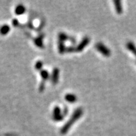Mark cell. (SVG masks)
I'll list each match as a JSON object with an SVG mask.
<instances>
[{
	"instance_id": "obj_1",
	"label": "cell",
	"mask_w": 136,
	"mask_h": 136,
	"mask_svg": "<svg viewBox=\"0 0 136 136\" xmlns=\"http://www.w3.org/2000/svg\"><path fill=\"white\" fill-rule=\"evenodd\" d=\"M82 113H83V110H82L81 109H79L76 110V112H74V114L73 115L71 119L69 120V122L67 123L66 125H65V126H64L63 128L62 129V133H63V134L66 133L69 130V128L70 127H71V125L75 122V121H76L81 116Z\"/></svg>"
},
{
	"instance_id": "obj_2",
	"label": "cell",
	"mask_w": 136,
	"mask_h": 136,
	"mask_svg": "<svg viewBox=\"0 0 136 136\" xmlns=\"http://www.w3.org/2000/svg\"><path fill=\"white\" fill-rule=\"evenodd\" d=\"M95 47L98 52L102 53L105 57H109L111 54L110 49H108L103 44L101 43V42H98V43L96 44L95 45Z\"/></svg>"
},
{
	"instance_id": "obj_3",
	"label": "cell",
	"mask_w": 136,
	"mask_h": 136,
	"mask_svg": "<svg viewBox=\"0 0 136 136\" xmlns=\"http://www.w3.org/2000/svg\"><path fill=\"white\" fill-rule=\"evenodd\" d=\"M113 3L115 5V8L117 13L120 14L123 11V8L122 6V2L120 1H114Z\"/></svg>"
},
{
	"instance_id": "obj_4",
	"label": "cell",
	"mask_w": 136,
	"mask_h": 136,
	"mask_svg": "<svg viewBox=\"0 0 136 136\" xmlns=\"http://www.w3.org/2000/svg\"><path fill=\"white\" fill-rule=\"evenodd\" d=\"M90 42V39L88 37H85L83 39L81 43L79 45V46L77 47V51H81L84 48V47H86L87 45Z\"/></svg>"
},
{
	"instance_id": "obj_5",
	"label": "cell",
	"mask_w": 136,
	"mask_h": 136,
	"mask_svg": "<svg viewBox=\"0 0 136 136\" xmlns=\"http://www.w3.org/2000/svg\"><path fill=\"white\" fill-rule=\"evenodd\" d=\"M126 46L127 49H128L130 51H131V52L134 54V55L136 57V47L135 45H134V44L132 42H127Z\"/></svg>"
},
{
	"instance_id": "obj_6",
	"label": "cell",
	"mask_w": 136,
	"mask_h": 136,
	"mask_svg": "<svg viewBox=\"0 0 136 136\" xmlns=\"http://www.w3.org/2000/svg\"><path fill=\"white\" fill-rule=\"evenodd\" d=\"M66 98L69 102H71V103L76 100V97L74 95H68L66 96Z\"/></svg>"
}]
</instances>
